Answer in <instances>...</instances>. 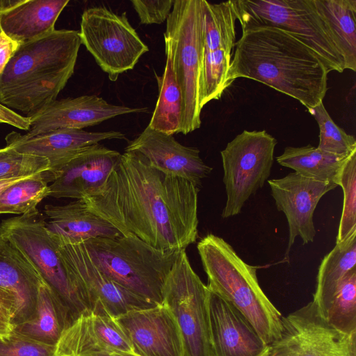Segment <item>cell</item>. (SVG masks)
I'll return each instance as SVG.
<instances>
[{
    "label": "cell",
    "instance_id": "ee69618b",
    "mask_svg": "<svg viewBox=\"0 0 356 356\" xmlns=\"http://www.w3.org/2000/svg\"><path fill=\"white\" fill-rule=\"evenodd\" d=\"M1 28H0V32H1Z\"/></svg>",
    "mask_w": 356,
    "mask_h": 356
},
{
    "label": "cell",
    "instance_id": "74e56055",
    "mask_svg": "<svg viewBox=\"0 0 356 356\" xmlns=\"http://www.w3.org/2000/svg\"><path fill=\"white\" fill-rule=\"evenodd\" d=\"M173 0H131V3L142 24H162L167 20Z\"/></svg>",
    "mask_w": 356,
    "mask_h": 356
},
{
    "label": "cell",
    "instance_id": "8fae6325",
    "mask_svg": "<svg viewBox=\"0 0 356 356\" xmlns=\"http://www.w3.org/2000/svg\"><path fill=\"white\" fill-rule=\"evenodd\" d=\"M81 44L93 56L111 81L132 70L149 51L130 24L127 13L118 15L105 6L92 7L81 15Z\"/></svg>",
    "mask_w": 356,
    "mask_h": 356
},
{
    "label": "cell",
    "instance_id": "ac0fdd59",
    "mask_svg": "<svg viewBox=\"0 0 356 356\" xmlns=\"http://www.w3.org/2000/svg\"><path fill=\"white\" fill-rule=\"evenodd\" d=\"M121 154L97 143L70 160L54 176L49 196L83 200L96 195L105 185Z\"/></svg>",
    "mask_w": 356,
    "mask_h": 356
},
{
    "label": "cell",
    "instance_id": "5b68a950",
    "mask_svg": "<svg viewBox=\"0 0 356 356\" xmlns=\"http://www.w3.org/2000/svg\"><path fill=\"white\" fill-rule=\"evenodd\" d=\"M94 265L110 279L155 305L181 250L156 249L133 236L96 238L82 243Z\"/></svg>",
    "mask_w": 356,
    "mask_h": 356
},
{
    "label": "cell",
    "instance_id": "7c38bea8",
    "mask_svg": "<svg viewBox=\"0 0 356 356\" xmlns=\"http://www.w3.org/2000/svg\"><path fill=\"white\" fill-rule=\"evenodd\" d=\"M265 356H356V333L334 328L312 300L283 316L280 336Z\"/></svg>",
    "mask_w": 356,
    "mask_h": 356
},
{
    "label": "cell",
    "instance_id": "d6a6232c",
    "mask_svg": "<svg viewBox=\"0 0 356 356\" xmlns=\"http://www.w3.org/2000/svg\"><path fill=\"white\" fill-rule=\"evenodd\" d=\"M231 57V53L222 49L204 50L201 76L202 108L211 100L219 99L227 88V78Z\"/></svg>",
    "mask_w": 356,
    "mask_h": 356
},
{
    "label": "cell",
    "instance_id": "d6986e66",
    "mask_svg": "<svg viewBox=\"0 0 356 356\" xmlns=\"http://www.w3.org/2000/svg\"><path fill=\"white\" fill-rule=\"evenodd\" d=\"M124 152H137L159 171L186 179L200 187L212 168L200 156V150L177 142L169 135L147 127L130 141Z\"/></svg>",
    "mask_w": 356,
    "mask_h": 356
},
{
    "label": "cell",
    "instance_id": "836d02e7",
    "mask_svg": "<svg viewBox=\"0 0 356 356\" xmlns=\"http://www.w3.org/2000/svg\"><path fill=\"white\" fill-rule=\"evenodd\" d=\"M308 112L317 122L320 134L318 149L337 156H348L356 150V140L332 120L321 102Z\"/></svg>",
    "mask_w": 356,
    "mask_h": 356
},
{
    "label": "cell",
    "instance_id": "60d3db41",
    "mask_svg": "<svg viewBox=\"0 0 356 356\" xmlns=\"http://www.w3.org/2000/svg\"><path fill=\"white\" fill-rule=\"evenodd\" d=\"M19 45L4 33L0 32V75Z\"/></svg>",
    "mask_w": 356,
    "mask_h": 356
},
{
    "label": "cell",
    "instance_id": "d590c367",
    "mask_svg": "<svg viewBox=\"0 0 356 356\" xmlns=\"http://www.w3.org/2000/svg\"><path fill=\"white\" fill-rule=\"evenodd\" d=\"M49 169V163L45 158L20 153L7 146L0 148V180L31 177Z\"/></svg>",
    "mask_w": 356,
    "mask_h": 356
},
{
    "label": "cell",
    "instance_id": "9c48e42d",
    "mask_svg": "<svg viewBox=\"0 0 356 356\" xmlns=\"http://www.w3.org/2000/svg\"><path fill=\"white\" fill-rule=\"evenodd\" d=\"M209 290L182 250L166 279L163 302L173 314L183 340L184 356H213L209 313Z\"/></svg>",
    "mask_w": 356,
    "mask_h": 356
},
{
    "label": "cell",
    "instance_id": "b9f144b4",
    "mask_svg": "<svg viewBox=\"0 0 356 356\" xmlns=\"http://www.w3.org/2000/svg\"><path fill=\"white\" fill-rule=\"evenodd\" d=\"M31 177H32V176H31ZM28 177H30L11 178V179H6L0 180V195L6 188H8L11 185H13L21 180L26 179Z\"/></svg>",
    "mask_w": 356,
    "mask_h": 356
},
{
    "label": "cell",
    "instance_id": "f546056e",
    "mask_svg": "<svg viewBox=\"0 0 356 356\" xmlns=\"http://www.w3.org/2000/svg\"><path fill=\"white\" fill-rule=\"evenodd\" d=\"M202 4L204 50L231 53L236 42L235 1L213 3L202 0Z\"/></svg>",
    "mask_w": 356,
    "mask_h": 356
},
{
    "label": "cell",
    "instance_id": "4dcf8cb0",
    "mask_svg": "<svg viewBox=\"0 0 356 356\" xmlns=\"http://www.w3.org/2000/svg\"><path fill=\"white\" fill-rule=\"evenodd\" d=\"M49 196V185L44 172L21 180L0 195V214L29 215L38 211L37 206Z\"/></svg>",
    "mask_w": 356,
    "mask_h": 356
},
{
    "label": "cell",
    "instance_id": "9a60e30c",
    "mask_svg": "<svg viewBox=\"0 0 356 356\" xmlns=\"http://www.w3.org/2000/svg\"><path fill=\"white\" fill-rule=\"evenodd\" d=\"M138 356H184L177 323L163 304L133 310L115 318Z\"/></svg>",
    "mask_w": 356,
    "mask_h": 356
},
{
    "label": "cell",
    "instance_id": "52a82bcc",
    "mask_svg": "<svg viewBox=\"0 0 356 356\" xmlns=\"http://www.w3.org/2000/svg\"><path fill=\"white\" fill-rule=\"evenodd\" d=\"M241 29L275 26L298 37L321 59L329 72L345 70L342 54L314 0H237Z\"/></svg>",
    "mask_w": 356,
    "mask_h": 356
},
{
    "label": "cell",
    "instance_id": "277c9868",
    "mask_svg": "<svg viewBox=\"0 0 356 356\" xmlns=\"http://www.w3.org/2000/svg\"><path fill=\"white\" fill-rule=\"evenodd\" d=\"M208 289L237 309L269 346L280 336L283 316L261 289L259 266L245 262L222 238L209 234L197 243Z\"/></svg>",
    "mask_w": 356,
    "mask_h": 356
},
{
    "label": "cell",
    "instance_id": "7a4b0ae2",
    "mask_svg": "<svg viewBox=\"0 0 356 356\" xmlns=\"http://www.w3.org/2000/svg\"><path fill=\"white\" fill-rule=\"evenodd\" d=\"M234 47L227 88L236 79L246 78L294 98L307 110L323 102L329 71L296 35L275 26L251 27L242 30Z\"/></svg>",
    "mask_w": 356,
    "mask_h": 356
},
{
    "label": "cell",
    "instance_id": "ba28073f",
    "mask_svg": "<svg viewBox=\"0 0 356 356\" xmlns=\"http://www.w3.org/2000/svg\"><path fill=\"white\" fill-rule=\"evenodd\" d=\"M45 222L39 211L5 219L0 223V236L31 263L65 312L70 326L88 311L75 292Z\"/></svg>",
    "mask_w": 356,
    "mask_h": 356
},
{
    "label": "cell",
    "instance_id": "f35d334b",
    "mask_svg": "<svg viewBox=\"0 0 356 356\" xmlns=\"http://www.w3.org/2000/svg\"><path fill=\"white\" fill-rule=\"evenodd\" d=\"M14 307L9 296L0 289V335L10 333L13 328Z\"/></svg>",
    "mask_w": 356,
    "mask_h": 356
},
{
    "label": "cell",
    "instance_id": "83f0119b",
    "mask_svg": "<svg viewBox=\"0 0 356 356\" xmlns=\"http://www.w3.org/2000/svg\"><path fill=\"white\" fill-rule=\"evenodd\" d=\"M348 156L334 155L307 145L286 147L276 159L280 165L300 175L337 185L341 168Z\"/></svg>",
    "mask_w": 356,
    "mask_h": 356
},
{
    "label": "cell",
    "instance_id": "e575fe53",
    "mask_svg": "<svg viewBox=\"0 0 356 356\" xmlns=\"http://www.w3.org/2000/svg\"><path fill=\"white\" fill-rule=\"evenodd\" d=\"M337 186L343 190V200L336 243L356 231V150L348 156L343 165Z\"/></svg>",
    "mask_w": 356,
    "mask_h": 356
},
{
    "label": "cell",
    "instance_id": "4316f807",
    "mask_svg": "<svg viewBox=\"0 0 356 356\" xmlns=\"http://www.w3.org/2000/svg\"><path fill=\"white\" fill-rule=\"evenodd\" d=\"M343 56L345 70H356V1L314 0Z\"/></svg>",
    "mask_w": 356,
    "mask_h": 356
},
{
    "label": "cell",
    "instance_id": "ffe728a7",
    "mask_svg": "<svg viewBox=\"0 0 356 356\" xmlns=\"http://www.w3.org/2000/svg\"><path fill=\"white\" fill-rule=\"evenodd\" d=\"M116 351L132 353L131 346L114 318L85 312L63 332L56 356H111Z\"/></svg>",
    "mask_w": 356,
    "mask_h": 356
},
{
    "label": "cell",
    "instance_id": "484cf974",
    "mask_svg": "<svg viewBox=\"0 0 356 356\" xmlns=\"http://www.w3.org/2000/svg\"><path fill=\"white\" fill-rule=\"evenodd\" d=\"M69 326L67 316L49 288L42 284L35 316L13 327L11 332L32 341L56 347Z\"/></svg>",
    "mask_w": 356,
    "mask_h": 356
},
{
    "label": "cell",
    "instance_id": "603a6c76",
    "mask_svg": "<svg viewBox=\"0 0 356 356\" xmlns=\"http://www.w3.org/2000/svg\"><path fill=\"white\" fill-rule=\"evenodd\" d=\"M69 0H0V28L21 44L55 30L56 22Z\"/></svg>",
    "mask_w": 356,
    "mask_h": 356
},
{
    "label": "cell",
    "instance_id": "44dd1931",
    "mask_svg": "<svg viewBox=\"0 0 356 356\" xmlns=\"http://www.w3.org/2000/svg\"><path fill=\"white\" fill-rule=\"evenodd\" d=\"M209 313L213 356H265L268 346L233 306L209 291Z\"/></svg>",
    "mask_w": 356,
    "mask_h": 356
},
{
    "label": "cell",
    "instance_id": "8d00e7d4",
    "mask_svg": "<svg viewBox=\"0 0 356 356\" xmlns=\"http://www.w3.org/2000/svg\"><path fill=\"white\" fill-rule=\"evenodd\" d=\"M0 356H56L55 347L10 332L0 335Z\"/></svg>",
    "mask_w": 356,
    "mask_h": 356
},
{
    "label": "cell",
    "instance_id": "4fadbf2b",
    "mask_svg": "<svg viewBox=\"0 0 356 356\" xmlns=\"http://www.w3.org/2000/svg\"><path fill=\"white\" fill-rule=\"evenodd\" d=\"M58 250L75 292L87 311L107 314L115 318L133 310L156 305L129 291L100 271L82 243L58 245Z\"/></svg>",
    "mask_w": 356,
    "mask_h": 356
},
{
    "label": "cell",
    "instance_id": "ab89813d",
    "mask_svg": "<svg viewBox=\"0 0 356 356\" xmlns=\"http://www.w3.org/2000/svg\"><path fill=\"white\" fill-rule=\"evenodd\" d=\"M0 123L7 124L24 131H28L30 128V120L29 118L22 116L1 104Z\"/></svg>",
    "mask_w": 356,
    "mask_h": 356
},
{
    "label": "cell",
    "instance_id": "d4e9b609",
    "mask_svg": "<svg viewBox=\"0 0 356 356\" xmlns=\"http://www.w3.org/2000/svg\"><path fill=\"white\" fill-rule=\"evenodd\" d=\"M356 270V231L336 243L320 264L313 301L325 314L342 280Z\"/></svg>",
    "mask_w": 356,
    "mask_h": 356
},
{
    "label": "cell",
    "instance_id": "5bb4252c",
    "mask_svg": "<svg viewBox=\"0 0 356 356\" xmlns=\"http://www.w3.org/2000/svg\"><path fill=\"white\" fill-rule=\"evenodd\" d=\"M268 183L277 210L282 211L287 220L289 241L285 259H288L297 236L301 238L303 245L314 241L316 234L313 220L315 209L321 198L338 186L295 172L282 178L269 179Z\"/></svg>",
    "mask_w": 356,
    "mask_h": 356
},
{
    "label": "cell",
    "instance_id": "7bdbcfd3",
    "mask_svg": "<svg viewBox=\"0 0 356 356\" xmlns=\"http://www.w3.org/2000/svg\"><path fill=\"white\" fill-rule=\"evenodd\" d=\"M111 356H138L131 352L116 351L113 353Z\"/></svg>",
    "mask_w": 356,
    "mask_h": 356
},
{
    "label": "cell",
    "instance_id": "1f68e13d",
    "mask_svg": "<svg viewBox=\"0 0 356 356\" xmlns=\"http://www.w3.org/2000/svg\"><path fill=\"white\" fill-rule=\"evenodd\" d=\"M325 318L343 333H356V270L349 273L339 284Z\"/></svg>",
    "mask_w": 356,
    "mask_h": 356
},
{
    "label": "cell",
    "instance_id": "f1b7e54d",
    "mask_svg": "<svg viewBox=\"0 0 356 356\" xmlns=\"http://www.w3.org/2000/svg\"><path fill=\"white\" fill-rule=\"evenodd\" d=\"M166 63L161 76L155 73L159 96L151 120L147 125L163 133H180L182 118V99L173 74L171 58L165 53Z\"/></svg>",
    "mask_w": 356,
    "mask_h": 356
},
{
    "label": "cell",
    "instance_id": "6da1fadb",
    "mask_svg": "<svg viewBox=\"0 0 356 356\" xmlns=\"http://www.w3.org/2000/svg\"><path fill=\"white\" fill-rule=\"evenodd\" d=\"M199 187L152 167L137 152H124L104 186L83 199L88 209L162 250H182L198 236Z\"/></svg>",
    "mask_w": 356,
    "mask_h": 356
},
{
    "label": "cell",
    "instance_id": "cb8c5ba5",
    "mask_svg": "<svg viewBox=\"0 0 356 356\" xmlns=\"http://www.w3.org/2000/svg\"><path fill=\"white\" fill-rule=\"evenodd\" d=\"M47 229L58 246L77 245L96 238L122 234L111 223L90 211L82 200L65 205L47 204Z\"/></svg>",
    "mask_w": 356,
    "mask_h": 356
},
{
    "label": "cell",
    "instance_id": "30bf717a",
    "mask_svg": "<svg viewBox=\"0 0 356 356\" xmlns=\"http://www.w3.org/2000/svg\"><path fill=\"white\" fill-rule=\"evenodd\" d=\"M277 140L265 130H244L220 152L227 200L222 217L239 214L270 175Z\"/></svg>",
    "mask_w": 356,
    "mask_h": 356
},
{
    "label": "cell",
    "instance_id": "8992f818",
    "mask_svg": "<svg viewBox=\"0 0 356 356\" xmlns=\"http://www.w3.org/2000/svg\"><path fill=\"white\" fill-rule=\"evenodd\" d=\"M165 51L182 99L180 133L201 125V76L204 54L202 0H175L166 20Z\"/></svg>",
    "mask_w": 356,
    "mask_h": 356
},
{
    "label": "cell",
    "instance_id": "3957f363",
    "mask_svg": "<svg viewBox=\"0 0 356 356\" xmlns=\"http://www.w3.org/2000/svg\"><path fill=\"white\" fill-rule=\"evenodd\" d=\"M79 31L54 30L21 44L0 75V104L29 118L56 99L72 76Z\"/></svg>",
    "mask_w": 356,
    "mask_h": 356
},
{
    "label": "cell",
    "instance_id": "7402d4cb",
    "mask_svg": "<svg viewBox=\"0 0 356 356\" xmlns=\"http://www.w3.org/2000/svg\"><path fill=\"white\" fill-rule=\"evenodd\" d=\"M43 282L26 257L0 236V289L14 307L13 327L32 318Z\"/></svg>",
    "mask_w": 356,
    "mask_h": 356
},
{
    "label": "cell",
    "instance_id": "2e32d148",
    "mask_svg": "<svg viewBox=\"0 0 356 356\" xmlns=\"http://www.w3.org/2000/svg\"><path fill=\"white\" fill-rule=\"evenodd\" d=\"M147 108L114 105L96 95L54 100L29 117L26 135L33 136L60 129H82L115 117L147 112Z\"/></svg>",
    "mask_w": 356,
    "mask_h": 356
},
{
    "label": "cell",
    "instance_id": "e0dca14e",
    "mask_svg": "<svg viewBox=\"0 0 356 356\" xmlns=\"http://www.w3.org/2000/svg\"><path fill=\"white\" fill-rule=\"evenodd\" d=\"M112 139L127 138L117 131L89 132L83 129H60L33 136L12 131L5 138L7 147L48 160L49 169L44 172L48 183L52 181L62 167L83 150L100 141Z\"/></svg>",
    "mask_w": 356,
    "mask_h": 356
}]
</instances>
